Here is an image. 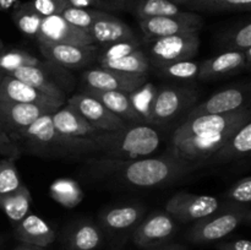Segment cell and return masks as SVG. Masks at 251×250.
Masks as SVG:
<instances>
[{
    "label": "cell",
    "instance_id": "obj_47",
    "mask_svg": "<svg viewBox=\"0 0 251 250\" xmlns=\"http://www.w3.org/2000/svg\"><path fill=\"white\" fill-rule=\"evenodd\" d=\"M245 53V69L251 71V47L244 51Z\"/></svg>",
    "mask_w": 251,
    "mask_h": 250
},
{
    "label": "cell",
    "instance_id": "obj_17",
    "mask_svg": "<svg viewBox=\"0 0 251 250\" xmlns=\"http://www.w3.org/2000/svg\"><path fill=\"white\" fill-rule=\"evenodd\" d=\"M39 50L44 58L63 68L78 69L92 63L97 55L95 44L76 46V44L38 43Z\"/></svg>",
    "mask_w": 251,
    "mask_h": 250
},
{
    "label": "cell",
    "instance_id": "obj_40",
    "mask_svg": "<svg viewBox=\"0 0 251 250\" xmlns=\"http://www.w3.org/2000/svg\"><path fill=\"white\" fill-rule=\"evenodd\" d=\"M32 9L42 17L60 15L68 6V0H31L28 1Z\"/></svg>",
    "mask_w": 251,
    "mask_h": 250
},
{
    "label": "cell",
    "instance_id": "obj_51",
    "mask_svg": "<svg viewBox=\"0 0 251 250\" xmlns=\"http://www.w3.org/2000/svg\"><path fill=\"white\" fill-rule=\"evenodd\" d=\"M4 75L5 74L2 73V71H0V83H1V80H2V77H4Z\"/></svg>",
    "mask_w": 251,
    "mask_h": 250
},
{
    "label": "cell",
    "instance_id": "obj_13",
    "mask_svg": "<svg viewBox=\"0 0 251 250\" xmlns=\"http://www.w3.org/2000/svg\"><path fill=\"white\" fill-rule=\"evenodd\" d=\"M86 88L97 91H120L132 93L147 82V75H135L105 68L86 70L82 75Z\"/></svg>",
    "mask_w": 251,
    "mask_h": 250
},
{
    "label": "cell",
    "instance_id": "obj_16",
    "mask_svg": "<svg viewBox=\"0 0 251 250\" xmlns=\"http://www.w3.org/2000/svg\"><path fill=\"white\" fill-rule=\"evenodd\" d=\"M104 239L105 233L100 223L86 218L71 222L61 235L64 250H98Z\"/></svg>",
    "mask_w": 251,
    "mask_h": 250
},
{
    "label": "cell",
    "instance_id": "obj_5",
    "mask_svg": "<svg viewBox=\"0 0 251 250\" xmlns=\"http://www.w3.org/2000/svg\"><path fill=\"white\" fill-rule=\"evenodd\" d=\"M248 207L239 203L228 202L212 215L194 222L186 232V239L194 244L217 242L243 225Z\"/></svg>",
    "mask_w": 251,
    "mask_h": 250
},
{
    "label": "cell",
    "instance_id": "obj_44",
    "mask_svg": "<svg viewBox=\"0 0 251 250\" xmlns=\"http://www.w3.org/2000/svg\"><path fill=\"white\" fill-rule=\"evenodd\" d=\"M150 250H188V248L181 243H167V244L161 245V247L153 248Z\"/></svg>",
    "mask_w": 251,
    "mask_h": 250
},
{
    "label": "cell",
    "instance_id": "obj_30",
    "mask_svg": "<svg viewBox=\"0 0 251 250\" xmlns=\"http://www.w3.org/2000/svg\"><path fill=\"white\" fill-rule=\"evenodd\" d=\"M12 20L22 33L37 38L43 17L32 9L29 2H22V4H17L15 6L14 12H12Z\"/></svg>",
    "mask_w": 251,
    "mask_h": 250
},
{
    "label": "cell",
    "instance_id": "obj_1",
    "mask_svg": "<svg viewBox=\"0 0 251 250\" xmlns=\"http://www.w3.org/2000/svg\"><path fill=\"white\" fill-rule=\"evenodd\" d=\"M251 119V109L188 118L172 136V152L186 162L207 163Z\"/></svg>",
    "mask_w": 251,
    "mask_h": 250
},
{
    "label": "cell",
    "instance_id": "obj_20",
    "mask_svg": "<svg viewBox=\"0 0 251 250\" xmlns=\"http://www.w3.org/2000/svg\"><path fill=\"white\" fill-rule=\"evenodd\" d=\"M245 69V53L240 50H225L200 64L198 77L200 80H217L234 75Z\"/></svg>",
    "mask_w": 251,
    "mask_h": 250
},
{
    "label": "cell",
    "instance_id": "obj_10",
    "mask_svg": "<svg viewBox=\"0 0 251 250\" xmlns=\"http://www.w3.org/2000/svg\"><path fill=\"white\" fill-rule=\"evenodd\" d=\"M200 48L199 32L163 37L152 41L150 51L156 66L191 60Z\"/></svg>",
    "mask_w": 251,
    "mask_h": 250
},
{
    "label": "cell",
    "instance_id": "obj_50",
    "mask_svg": "<svg viewBox=\"0 0 251 250\" xmlns=\"http://www.w3.org/2000/svg\"><path fill=\"white\" fill-rule=\"evenodd\" d=\"M5 242H6V237L4 234H0V250H2V248H4Z\"/></svg>",
    "mask_w": 251,
    "mask_h": 250
},
{
    "label": "cell",
    "instance_id": "obj_9",
    "mask_svg": "<svg viewBox=\"0 0 251 250\" xmlns=\"http://www.w3.org/2000/svg\"><path fill=\"white\" fill-rule=\"evenodd\" d=\"M222 207L217 198L211 195L180 191L167 201L166 211L176 221L181 223H190L200 221L212 215Z\"/></svg>",
    "mask_w": 251,
    "mask_h": 250
},
{
    "label": "cell",
    "instance_id": "obj_26",
    "mask_svg": "<svg viewBox=\"0 0 251 250\" xmlns=\"http://www.w3.org/2000/svg\"><path fill=\"white\" fill-rule=\"evenodd\" d=\"M9 75L24 81L27 85L37 88L38 91L50 96V97H54L56 100L65 102V95H64V92L49 77V75L43 70L42 66H26V68L19 69V70L9 74Z\"/></svg>",
    "mask_w": 251,
    "mask_h": 250
},
{
    "label": "cell",
    "instance_id": "obj_12",
    "mask_svg": "<svg viewBox=\"0 0 251 250\" xmlns=\"http://www.w3.org/2000/svg\"><path fill=\"white\" fill-rule=\"evenodd\" d=\"M139 26L145 36L151 41L181 33L199 32L203 26L200 15L186 11L180 16H164L140 19Z\"/></svg>",
    "mask_w": 251,
    "mask_h": 250
},
{
    "label": "cell",
    "instance_id": "obj_7",
    "mask_svg": "<svg viewBox=\"0 0 251 250\" xmlns=\"http://www.w3.org/2000/svg\"><path fill=\"white\" fill-rule=\"evenodd\" d=\"M176 230V221L167 211H156L144 217L130 238L137 248L150 250L171 243Z\"/></svg>",
    "mask_w": 251,
    "mask_h": 250
},
{
    "label": "cell",
    "instance_id": "obj_46",
    "mask_svg": "<svg viewBox=\"0 0 251 250\" xmlns=\"http://www.w3.org/2000/svg\"><path fill=\"white\" fill-rule=\"evenodd\" d=\"M19 0H0V11L7 10L12 6H16Z\"/></svg>",
    "mask_w": 251,
    "mask_h": 250
},
{
    "label": "cell",
    "instance_id": "obj_19",
    "mask_svg": "<svg viewBox=\"0 0 251 250\" xmlns=\"http://www.w3.org/2000/svg\"><path fill=\"white\" fill-rule=\"evenodd\" d=\"M0 100L17 103H32V104L43 105V107L59 109L65 102L50 97L41 92L37 88L27 85L24 81L5 74L0 83Z\"/></svg>",
    "mask_w": 251,
    "mask_h": 250
},
{
    "label": "cell",
    "instance_id": "obj_27",
    "mask_svg": "<svg viewBox=\"0 0 251 250\" xmlns=\"http://www.w3.org/2000/svg\"><path fill=\"white\" fill-rule=\"evenodd\" d=\"M31 203V191L24 184L12 193L0 195V210L6 215L12 225L19 223L28 215Z\"/></svg>",
    "mask_w": 251,
    "mask_h": 250
},
{
    "label": "cell",
    "instance_id": "obj_11",
    "mask_svg": "<svg viewBox=\"0 0 251 250\" xmlns=\"http://www.w3.org/2000/svg\"><path fill=\"white\" fill-rule=\"evenodd\" d=\"M240 109H251V81L213 93L207 100L194 107L188 113V118L205 114H225Z\"/></svg>",
    "mask_w": 251,
    "mask_h": 250
},
{
    "label": "cell",
    "instance_id": "obj_45",
    "mask_svg": "<svg viewBox=\"0 0 251 250\" xmlns=\"http://www.w3.org/2000/svg\"><path fill=\"white\" fill-rule=\"evenodd\" d=\"M14 250H47V248L37 247V245L26 244V243H20L19 245L14 248Z\"/></svg>",
    "mask_w": 251,
    "mask_h": 250
},
{
    "label": "cell",
    "instance_id": "obj_36",
    "mask_svg": "<svg viewBox=\"0 0 251 250\" xmlns=\"http://www.w3.org/2000/svg\"><path fill=\"white\" fill-rule=\"evenodd\" d=\"M222 46L226 50L245 51L251 47V21L225 34Z\"/></svg>",
    "mask_w": 251,
    "mask_h": 250
},
{
    "label": "cell",
    "instance_id": "obj_21",
    "mask_svg": "<svg viewBox=\"0 0 251 250\" xmlns=\"http://www.w3.org/2000/svg\"><path fill=\"white\" fill-rule=\"evenodd\" d=\"M14 235L20 243L47 248L56 239V233L48 222L29 212L24 220L14 225Z\"/></svg>",
    "mask_w": 251,
    "mask_h": 250
},
{
    "label": "cell",
    "instance_id": "obj_23",
    "mask_svg": "<svg viewBox=\"0 0 251 250\" xmlns=\"http://www.w3.org/2000/svg\"><path fill=\"white\" fill-rule=\"evenodd\" d=\"M88 32L95 43L98 42L100 44H113L136 38L135 32L129 25L108 12L98 19Z\"/></svg>",
    "mask_w": 251,
    "mask_h": 250
},
{
    "label": "cell",
    "instance_id": "obj_28",
    "mask_svg": "<svg viewBox=\"0 0 251 250\" xmlns=\"http://www.w3.org/2000/svg\"><path fill=\"white\" fill-rule=\"evenodd\" d=\"M100 68L110 69V70L120 71L125 74H135V75H147L151 69V63L146 54L141 50L132 51L127 55L118 59H98Z\"/></svg>",
    "mask_w": 251,
    "mask_h": 250
},
{
    "label": "cell",
    "instance_id": "obj_4",
    "mask_svg": "<svg viewBox=\"0 0 251 250\" xmlns=\"http://www.w3.org/2000/svg\"><path fill=\"white\" fill-rule=\"evenodd\" d=\"M51 114L42 115L27 129L19 132L29 150L37 154H95V144L90 137H70L56 131Z\"/></svg>",
    "mask_w": 251,
    "mask_h": 250
},
{
    "label": "cell",
    "instance_id": "obj_8",
    "mask_svg": "<svg viewBox=\"0 0 251 250\" xmlns=\"http://www.w3.org/2000/svg\"><path fill=\"white\" fill-rule=\"evenodd\" d=\"M146 208L139 203H125L105 208L100 215V225L114 244H122L131 237L135 228L144 220Z\"/></svg>",
    "mask_w": 251,
    "mask_h": 250
},
{
    "label": "cell",
    "instance_id": "obj_39",
    "mask_svg": "<svg viewBox=\"0 0 251 250\" xmlns=\"http://www.w3.org/2000/svg\"><path fill=\"white\" fill-rule=\"evenodd\" d=\"M137 49H140V42L136 38L130 39V41L118 42V43L108 44V47L98 59H108V60H110V59L122 58V56L127 55V54L132 53Z\"/></svg>",
    "mask_w": 251,
    "mask_h": 250
},
{
    "label": "cell",
    "instance_id": "obj_53",
    "mask_svg": "<svg viewBox=\"0 0 251 250\" xmlns=\"http://www.w3.org/2000/svg\"><path fill=\"white\" fill-rule=\"evenodd\" d=\"M117 1H122L123 2V1H126V0H117Z\"/></svg>",
    "mask_w": 251,
    "mask_h": 250
},
{
    "label": "cell",
    "instance_id": "obj_14",
    "mask_svg": "<svg viewBox=\"0 0 251 250\" xmlns=\"http://www.w3.org/2000/svg\"><path fill=\"white\" fill-rule=\"evenodd\" d=\"M66 104L77 110L91 125L100 131H112L122 129L127 124L124 119L110 112L97 98L87 92L77 93L68 100Z\"/></svg>",
    "mask_w": 251,
    "mask_h": 250
},
{
    "label": "cell",
    "instance_id": "obj_29",
    "mask_svg": "<svg viewBox=\"0 0 251 250\" xmlns=\"http://www.w3.org/2000/svg\"><path fill=\"white\" fill-rule=\"evenodd\" d=\"M134 12L140 20L149 17L180 16L186 11L181 10L180 6L172 0H139Z\"/></svg>",
    "mask_w": 251,
    "mask_h": 250
},
{
    "label": "cell",
    "instance_id": "obj_43",
    "mask_svg": "<svg viewBox=\"0 0 251 250\" xmlns=\"http://www.w3.org/2000/svg\"><path fill=\"white\" fill-rule=\"evenodd\" d=\"M69 5L81 9H90L93 6H102V0H68Z\"/></svg>",
    "mask_w": 251,
    "mask_h": 250
},
{
    "label": "cell",
    "instance_id": "obj_48",
    "mask_svg": "<svg viewBox=\"0 0 251 250\" xmlns=\"http://www.w3.org/2000/svg\"><path fill=\"white\" fill-rule=\"evenodd\" d=\"M243 223H244V225H251V208H247V211H245V215H244V220H243Z\"/></svg>",
    "mask_w": 251,
    "mask_h": 250
},
{
    "label": "cell",
    "instance_id": "obj_3",
    "mask_svg": "<svg viewBox=\"0 0 251 250\" xmlns=\"http://www.w3.org/2000/svg\"><path fill=\"white\" fill-rule=\"evenodd\" d=\"M90 139L95 144L96 157L122 161L151 156L161 144V136L153 126L136 123H127L112 131H100Z\"/></svg>",
    "mask_w": 251,
    "mask_h": 250
},
{
    "label": "cell",
    "instance_id": "obj_22",
    "mask_svg": "<svg viewBox=\"0 0 251 250\" xmlns=\"http://www.w3.org/2000/svg\"><path fill=\"white\" fill-rule=\"evenodd\" d=\"M51 117L56 131L70 137H91L100 132L93 125H91L77 110L69 104L61 105Z\"/></svg>",
    "mask_w": 251,
    "mask_h": 250
},
{
    "label": "cell",
    "instance_id": "obj_31",
    "mask_svg": "<svg viewBox=\"0 0 251 250\" xmlns=\"http://www.w3.org/2000/svg\"><path fill=\"white\" fill-rule=\"evenodd\" d=\"M50 195L65 207H74L82 200L83 193L78 184L71 179H58L50 185Z\"/></svg>",
    "mask_w": 251,
    "mask_h": 250
},
{
    "label": "cell",
    "instance_id": "obj_35",
    "mask_svg": "<svg viewBox=\"0 0 251 250\" xmlns=\"http://www.w3.org/2000/svg\"><path fill=\"white\" fill-rule=\"evenodd\" d=\"M157 68H158L159 73L167 77L176 78V80H194V78H198L199 76L200 63L193 60H183L157 66Z\"/></svg>",
    "mask_w": 251,
    "mask_h": 250
},
{
    "label": "cell",
    "instance_id": "obj_34",
    "mask_svg": "<svg viewBox=\"0 0 251 250\" xmlns=\"http://www.w3.org/2000/svg\"><path fill=\"white\" fill-rule=\"evenodd\" d=\"M104 14L105 12L100 11V10L81 9V7L68 6L60 15L66 20V21L70 22L71 25H74V26L88 31V29L92 27V25L95 24L98 19H100Z\"/></svg>",
    "mask_w": 251,
    "mask_h": 250
},
{
    "label": "cell",
    "instance_id": "obj_2",
    "mask_svg": "<svg viewBox=\"0 0 251 250\" xmlns=\"http://www.w3.org/2000/svg\"><path fill=\"white\" fill-rule=\"evenodd\" d=\"M88 164L95 174L114 176L118 180L135 188L168 185L201 167L200 164L180 159L173 153L129 161L96 157L91 159Z\"/></svg>",
    "mask_w": 251,
    "mask_h": 250
},
{
    "label": "cell",
    "instance_id": "obj_37",
    "mask_svg": "<svg viewBox=\"0 0 251 250\" xmlns=\"http://www.w3.org/2000/svg\"><path fill=\"white\" fill-rule=\"evenodd\" d=\"M21 185L22 181L15 166V159L2 157L0 159V195L12 193Z\"/></svg>",
    "mask_w": 251,
    "mask_h": 250
},
{
    "label": "cell",
    "instance_id": "obj_32",
    "mask_svg": "<svg viewBox=\"0 0 251 250\" xmlns=\"http://www.w3.org/2000/svg\"><path fill=\"white\" fill-rule=\"evenodd\" d=\"M41 61L37 56L20 49L0 53V71L4 74H11L26 66H38Z\"/></svg>",
    "mask_w": 251,
    "mask_h": 250
},
{
    "label": "cell",
    "instance_id": "obj_41",
    "mask_svg": "<svg viewBox=\"0 0 251 250\" xmlns=\"http://www.w3.org/2000/svg\"><path fill=\"white\" fill-rule=\"evenodd\" d=\"M21 149L19 145L12 140L11 135L6 131L0 123V156L11 159H19L21 157Z\"/></svg>",
    "mask_w": 251,
    "mask_h": 250
},
{
    "label": "cell",
    "instance_id": "obj_52",
    "mask_svg": "<svg viewBox=\"0 0 251 250\" xmlns=\"http://www.w3.org/2000/svg\"><path fill=\"white\" fill-rule=\"evenodd\" d=\"M2 48H4V43H2L1 39H0V51L2 50Z\"/></svg>",
    "mask_w": 251,
    "mask_h": 250
},
{
    "label": "cell",
    "instance_id": "obj_42",
    "mask_svg": "<svg viewBox=\"0 0 251 250\" xmlns=\"http://www.w3.org/2000/svg\"><path fill=\"white\" fill-rule=\"evenodd\" d=\"M217 250H251V240L237 239L218 244Z\"/></svg>",
    "mask_w": 251,
    "mask_h": 250
},
{
    "label": "cell",
    "instance_id": "obj_6",
    "mask_svg": "<svg viewBox=\"0 0 251 250\" xmlns=\"http://www.w3.org/2000/svg\"><path fill=\"white\" fill-rule=\"evenodd\" d=\"M196 92L190 88L162 85L156 90L149 124H167L191 107L196 100Z\"/></svg>",
    "mask_w": 251,
    "mask_h": 250
},
{
    "label": "cell",
    "instance_id": "obj_18",
    "mask_svg": "<svg viewBox=\"0 0 251 250\" xmlns=\"http://www.w3.org/2000/svg\"><path fill=\"white\" fill-rule=\"evenodd\" d=\"M56 109L32 104V103H17L0 100V123L11 134H19L27 129L38 118L46 114H53Z\"/></svg>",
    "mask_w": 251,
    "mask_h": 250
},
{
    "label": "cell",
    "instance_id": "obj_15",
    "mask_svg": "<svg viewBox=\"0 0 251 250\" xmlns=\"http://www.w3.org/2000/svg\"><path fill=\"white\" fill-rule=\"evenodd\" d=\"M36 39L38 43L76 44V46L95 44L90 32L71 25L61 15L43 17L41 29Z\"/></svg>",
    "mask_w": 251,
    "mask_h": 250
},
{
    "label": "cell",
    "instance_id": "obj_49",
    "mask_svg": "<svg viewBox=\"0 0 251 250\" xmlns=\"http://www.w3.org/2000/svg\"><path fill=\"white\" fill-rule=\"evenodd\" d=\"M172 1H174L176 4H178V5H188V4H190V2L196 1V0H172Z\"/></svg>",
    "mask_w": 251,
    "mask_h": 250
},
{
    "label": "cell",
    "instance_id": "obj_33",
    "mask_svg": "<svg viewBox=\"0 0 251 250\" xmlns=\"http://www.w3.org/2000/svg\"><path fill=\"white\" fill-rule=\"evenodd\" d=\"M199 11H250L251 0H196L185 5Z\"/></svg>",
    "mask_w": 251,
    "mask_h": 250
},
{
    "label": "cell",
    "instance_id": "obj_38",
    "mask_svg": "<svg viewBox=\"0 0 251 250\" xmlns=\"http://www.w3.org/2000/svg\"><path fill=\"white\" fill-rule=\"evenodd\" d=\"M226 198L229 202L244 203L251 202V176H247L240 180L235 181L227 191H226Z\"/></svg>",
    "mask_w": 251,
    "mask_h": 250
},
{
    "label": "cell",
    "instance_id": "obj_25",
    "mask_svg": "<svg viewBox=\"0 0 251 250\" xmlns=\"http://www.w3.org/2000/svg\"><path fill=\"white\" fill-rule=\"evenodd\" d=\"M251 156V119L243 125L232 139L207 163H228Z\"/></svg>",
    "mask_w": 251,
    "mask_h": 250
},
{
    "label": "cell",
    "instance_id": "obj_24",
    "mask_svg": "<svg viewBox=\"0 0 251 250\" xmlns=\"http://www.w3.org/2000/svg\"><path fill=\"white\" fill-rule=\"evenodd\" d=\"M85 92L97 98L103 105H105V108L124 119L126 123L146 124L144 118L140 115V113L132 104L129 93L120 92V91H97L90 90V88H86Z\"/></svg>",
    "mask_w": 251,
    "mask_h": 250
}]
</instances>
